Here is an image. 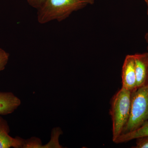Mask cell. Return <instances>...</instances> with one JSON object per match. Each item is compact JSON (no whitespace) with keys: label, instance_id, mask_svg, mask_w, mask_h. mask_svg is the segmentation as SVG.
<instances>
[{"label":"cell","instance_id":"1","mask_svg":"<svg viewBox=\"0 0 148 148\" xmlns=\"http://www.w3.org/2000/svg\"><path fill=\"white\" fill-rule=\"evenodd\" d=\"M94 0H45L38 10L37 19L40 24L64 21L73 12L92 5Z\"/></svg>","mask_w":148,"mask_h":148},{"label":"cell","instance_id":"2","mask_svg":"<svg viewBox=\"0 0 148 148\" xmlns=\"http://www.w3.org/2000/svg\"><path fill=\"white\" fill-rule=\"evenodd\" d=\"M132 92L122 87L112 98L110 114L112 140L114 143L122 134L130 116Z\"/></svg>","mask_w":148,"mask_h":148},{"label":"cell","instance_id":"3","mask_svg":"<svg viewBox=\"0 0 148 148\" xmlns=\"http://www.w3.org/2000/svg\"><path fill=\"white\" fill-rule=\"evenodd\" d=\"M148 121V83L132 91L130 116L122 134L134 131Z\"/></svg>","mask_w":148,"mask_h":148},{"label":"cell","instance_id":"4","mask_svg":"<svg viewBox=\"0 0 148 148\" xmlns=\"http://www.w3.org/2000/svg\"><path fill=\"white\" fill-rule=\"evenodd\" d=\"M122 87L132 92L137 88L134 54L126 56L122 69Z\"/></svg>","mask_w":148,"mask_h":148},{"label":"cell","instance_id":"5","mask_svg":"<svg viewBox=\"0 0 148 148\" xmlns=\"http://www.w3.org/2000/svg\"><path fill=\"white\" fill-rule=\"evenodd\" d=\"M10 132L8 123L0 115V148H23L25 140L18 137L13 138Z\"/></svg>","mask_w":148,"mask_h":148},{"label":"cell","instance_id":"6","mask_svg":"<svg viewBox=\"0 0 148 148\" xmlns=\"http://www.w3.org/2000/svg\"><path fill=\"white\" fill-rule=\"evenodd\" d=\"M137 88L148 83V52L134 54Z\"/></svg>","mask_w":148,"mask_h":148},{"label":"cell","instance_id":"7","mask_svg":"<svg viewBox=\"0 0 148 148\" xmlns=\"http://www.w3.org/2000/svg\"><path fill=\"white\" fill-rule=\"evenodd\" d=\"M21 104L20 99L12 92H0V115L12 113Z\"/></svg>","mask_w":148,"mask_h":148},{"label":"cell","instance_id":"8","mask_svg":"<svg viewBox=\"0 0 148 148\" xmlns=\"http://www.w3.org/2000/svg\"><path fill=\"white\" fill-rule=\"evenodd\" d=\"M148 136V121L141 127L132 132L123 134L116 140L115 143L119 144L127 143L137 138Z\"/></svg>","mask_w":148,"mask_h":148},{"label":"cell","instance_id":"9","mask_svg":"<svg viewBox=\"0 0 148 148\" xmlns=\"http://www.w3.org/2000/svg\"><path fill=\"white\" fill-rule=\"evenodd\" d=\"M62 133L61 128L59 127L54 128L52 130L51 138L49 143L46 145H43L42 148H63V147L59 144L58 140L59 136Z\"/></svg>","mask_w":148,"mask_h":148},{"label":"cell","instance_id":"10","mask_svg":"<svg viewBox=\"0 0 148 148\" xmlns=\"http://www.w3.org/2000/svg\"><path fill=\"white\" fill-rule=\"evenodd\" d=\"M41 141L38 138L32 137L29 140H25L23 148H42Z\"/></svg>","mask_w":148,"mask_h":148},{"label":"cell","instance_id":"11","mask_svg":"<svg viewBox=\"0 0 148 148\" xmlns=\"http://www.w3.org/2000/svg\"><path fill=\"white\" fill-rule=\"evenodd\" d=\"M9 59V54L0 48V71L4 70Z\"/></svg>","mask_w":148,"mask_h":148},{"label":"cell","instance_id":"12","mask_svg":"<svg viewBox=\"0 0 148 148\" xmlns=\"http://www.w3.org/2000/svg\"><path fill=\"white\" fill-rule=\"evenodd\" d=\"M136 140V145L132 148H148V136L137 138Z\"/></svg>","mask_w":148,"mask_h":148},{"label":"cell","instance_id":"13","mask_svg":"<svg viewBox=\"0 0 148 148\" xmlns=\"http://www.w3.org/2000/svg\"><path fill=\"white\" fill-rule=\"evenodd\" d=\"M29 5L37 10L40 8L44 2L45 0H27Z\"/></svg>","mask_w":148,"mask_h":148},{"label":"cell","instance_id":"14","mask_svg":"<svg viewBox=\"0 0 148 148\" xmlns=\"http://www.w3.org/2000/svg\"><path fill=\"white\" fill-rule=\"evenodd\" d=\"M145 38L146 42H147V43L148 45V32L146 33L145 35ZM147 49L148 51V46L147 47Z\"/></svg>","mask_w":148,"mask_h":148},{"label":"cell","instance_id":"15","mask_svg":"<svg viewBox=\"0 0 148 148\" xmlns=\"http://www.w3.org/2000/svg\"><path fill=\"white\" fill-rule=\"evenodd\" d=\"M145 1L146 3H147V6H148V0H145Z\"/></svg>","mask_w":148,"mask_h":148},{"label":"cell","instance_id":"16","mask_svg":"<svg viewBox=\"0 0 148 148\" xmlns=\"http://www.w3.org/2000/svg\"><path fill=\"white\" fill-rule=\"evenodd\" d=\"M147 14L148 15V9H147Z\"/></svg>","mask_w":148,"mask_h":148}]
</instances>
